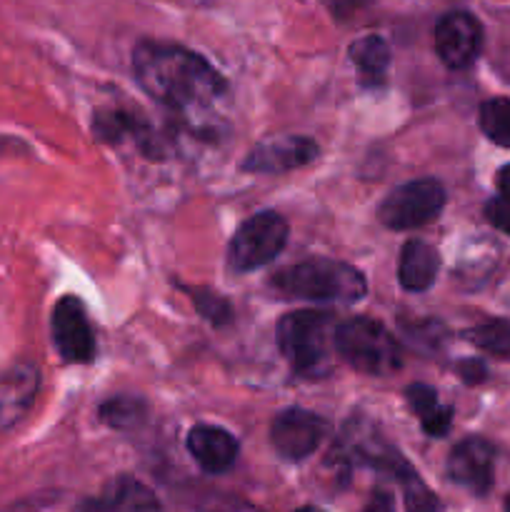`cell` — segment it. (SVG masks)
Masks as SVG:
<instances>
[{"label": "cell", "instance_id": "11", "mask_svg": "<svg viewBox=\"0 0 510 512\" xmlns=\"http://www.w3.org/2000/svg\"><path fill=\"white\" fill-rule=\"evenodd\" d=\"M315 158H318L315 140L303 138V135H285V138L265 140L258 148L250 150L243 168L250 173H288V170L313 163Z\"/></svg>", "mask_w": 510, "mask_h": 512}, {"label": "cell", "instance_id": "16", "mask_svg": "<svg viewBox=\"0 0 510 512\" xmlns=\"http://www.w3.org/2000/svg\"><path fill=\"white\" fill-rule=\"evenodd\" d=\"M440 260L438 253L430 248L423 240H410L400 250V263H398V278L400 285L405 290H428L435 283V275H438Z\"/></svg>", "mask_w": 510, "mask_h": 512}, {"label": "cell", "instance_id": "8", "mask_svg": "<svg viewBox=\"0 0 510 512\" xmlns=\"http://www.w3.org/2000/svg\"><path fill=\"white\" fill-rule=\"evenodd\" d=\"M328 433V423L310 410L290 408L270 425V443L285 460H305Z\"/></svg>", "mask_w": 510, "mask_h": 512}, {"label": "cell", "instance_id": "2", "mask_svg": "<svg viewBox=\"0 0 510 512\" xmlns=\"http://www.w3.org/2000/svg\"><path fill=\"white\" fill-rule=\"evenodd\" d=\"M273 288L285 298L318 300V303H355L368 283L358 268L335 260H308L275 273Z\"/></svg>", "mask_w": 510, "mask_h": 512}, {"label": "cell", "instance_id": "13", "mask_svg": "<svg viewBox=\"0 0 510 512\" xmlns=\"http://www.w3.org/2000/svg\"><path fill=\"white\" fill-rule=\"evenodd\" d=\"M340 455H350V458L360 460V463L388 470V473L393 475H400L408 468V463L400 458L398 450L390 448V445L380 438L378 430L370 423H365V420H350L343 438H340Z\"/></svg>", "mask_w": 510, "mask_h": 512}, {"label": "cell", "instance_id": "1", "mask_svg": "<svg viewBox=\"0 0 510 512\" xmlns=\"http://www.w3.org/2000/svg\"><path fill=\"white\" fill-rule=\"evenodd\" d=\"M133 70L150 98L175 110H203L225 93L223 75L203 55L173 43H140Z\"/></svg>", "mask_w": 510, "mask_h": 512}, {"label": "cell", "instance_id": "7", "mask_svg": "<svg viewBox=\"0 0 510 512\" xmlns=\"http://www.w3.org/2000/svg\"><path fill=\"white\" fill-rule=\"evenodd\" d=\"M53 343L65 363L93 360L95 335L88 313L75 295H65L53 308Z\"/></svg>", "mask_w": 510, "mask_h": 512}, {"label": "cell", "instance_id": "20", "mask_svg": "<svg viewBox=\"0 0 510 512\" xmlns=\"http://www.w3.org/2000/svg\"><path fill=\"white\" fill-rule=\"evenodd\" d=\"M465 335H468V343H473L483 353L510 360V320H490Z\"/></svg>", "mask_w": 510, "mask_h": 512}, {"label": "cell", "instance_id": "18", "mask_svg": "<svg viewBox=\"0 0 510 512\" xmlns=\"http://www.w3.org/2000/svg\"><path fill=\"white\" fill-rule=\"evenodd\" d=\"M350 60L368 83H378L390 65V48L380 35H365L350 45Z\"/></svg>", "mask_w": 510, "mask_h": 512}, {"label": "cell", "instance_id": "6", "mask_svg": "<svg viewBox=\"0 0 510 512\" xmlns=\"http://www.w3.org/2000/svg\"><path fill=\"white\" fill-rule=\"evenodd\" d=\"M445 205V190L438 180H413L395 188L380 205V220L390 230H413L430 223Z\"/></svg>", "mask_w": 510, "mask_h": 512}, {"label": "cell", "instance_id": "19", "mask_svg": "<svg viewBox=\"0 0 510 512\" xmlns=\"http://www.w3.org/2000/svg\"><path fill=\"white\" fill-rule=\"evenodd\" d=\"M95 133H98V138L110 140V143H120V140L125 138H133L138 140V145H143L145 150H150L148 130H145V125L130 113H120V110L98 113L95 115Z\"/></svg>", "mask_w": 510, "mask_h": 512}, {"label": "cell", "instance_id": "4", "mask_svg": "<svg viewBox=\"0 0 510 512\" xmlns=\"http://www.w3.org/2000/svg\"><path fill=\"white\" fill-rule=\"evenodd\" d=\"M335 350L350 368L368 375H390L403 363V355L390 330L370 318H353L338 325Z\"/></svg>", "mask_w": 510, "mask_h": 512}, {"label": "cell", "instance_id": "30", "mask_svg": "<svg viewBox=\"0 0 510 512\" xmlns=\"http://www.w3.org/2000/svg\"><path fill=\"white\" fill-rule=\"evenodd\" d=\"M298 512H323V510H318V508H303V510H298Z\"/></svg>", "mask_w": 510, "mask_h": 512}, {"label": "cell", "instance_id": "3", "mask_svg": "<svg viewBox=\"0 0 510 512\" xmlns=\"http://www.w3.org/2000/svg\"><path fill=\"white\" fill-rule=\"evenodd\" d=\"M333 315L323 310H295L278 325L280 350L290 368L305 378H318L328 370L330 353L335 350Z\"/></svg>", "mask_w": 510, "mask_h": 512}, {"label": "cell", "instance_id": "28", "mask_svg": "<svg viewBox=\"0 0 510 512\" xmlns=\"http://www.w3.org/2000/svg\"><path fill=\"white\" fill-rule=\"evenodd\" d=\"M363 512H395L393 498L388 493H373V498L368 500Z\"/></svg>", "mask_w": 510, "mask_h": 512}, {"label": "cell", "instance_id": "5", "mask_svg": "<svg viewBox=\"0 0 510 512\" xmlns=\"http://www.w3.org/2000/svg\"><path fill=\"white\" fill-rule=\"evenodd\" d=\"M288 243V223L278 213H260L245 220L230 240L228 263L238 273L263 268L283 253Z\"/></svg>", "mask_w": 510, "mask_h": 512}, {"label": "cell", "instance_id": "22", "mask_svg": "<svg viewBox=\"0 0 510 512\" xmlns=\"http://www.w3.org/2000/svg\"><path fill=\"white\" fill-rule=\"evenodd\" d=\"M400 485H403V498H405V512H445L443 503L438 495L420 480L418 473L405 468L398 475Z\"/></svg>", "mask_w": 510, "mask_h": 512}, {"label": "cell", "instance_id": "17", "mask_svg": "<svg viewBox=\"0 0 510 512\" xmlns=\"http://www.w3.org/2000/svg\"><path fill=\"white\" fill-rule=\"evenodd\" d=\"M405 400H408L410 410L418 415L420 425L428 435L433 438H443L450 430V423H453V410L448 405L440 403L438 393L433 388L423 383H415L405 390Z\"/></svg>", "mask_w": 510, "mask_h": 512}, {"label": "cell", "instance_id": "23", "mask_svg": "<svg viewBox=\"0 0 510 512\" xmlns=\"http://www.w3.org/2000/svg\"><path fill=\"white\" fill-rule=\"evenodd\" d=\"M145 415L143 403L135 398H113L105 405H100V420L110 428H133L135 423H140Z\"/></svg>", "mask_w": 510, "mask_h": 512}, {"label": "cell", "instance_id": "12", "mask_svg": "<svg viewBox=\"0 0 510 512\" xmlns=\"http://www.w3.org/2000/svg\"><path fill=\"white\" fill-rule=\"evenodd\" d=\"M40 390V370L33 363H15L0 373V433L15 428L33 408Z\"/></svg>", "mask_w": 510, "mask_h": 512}, {"label": "cell", "instance_id": "21", "mask_svg": "<svg viewBox=\"0 0 510 512\" xmlns=\"http://www.w3.org/2000/svg\"><path fill=\"white\" fill-rule=\"evenodd\" d=\"M480 130L495 145L510 148V100L493 98L480 105Z\"/></svg>", "mask_w": 510, "mask_h": 512}, {"label": "cell", "instance_id": "29", "mask_svg": "<svg viewBox=\"0 0 510 512\" xmlns=\"http://www.w3.org/2000/svg\"><path fill=\"white\" fill-rule=\"evenodd\" d=\"M495 183H498L500 195H503V198H510V165H505V168H500L498 180H495Z\"/></svg>", "mask_w": 510, "mask_h": 512}, {"label": "cell", "instance_id": "31", "mask_svg": "<svg viewBox=\"0 0 510 512\" xmlns=\"http://www.w3.org/2000/svg\"><path fill=\"white\" fill-rule=\"evenodd\" d=\"M505 512H510V498L505 500Z\"/></svg>", "mask_w": 510, "mask_h": 512}, {"label": "cell", "instance_id": "15", "mask_svg": "<svg viewBox=\"0 0 510 512\" xmlns=\"http://www.w3.org/2000/svg\"><path fill=\"white\" fill-rule=\"evenodd\" d=\"M83 512H160L158 498L133 478H118L83 505Z\"/></svg>", "mask_w": 510, "mask_h": 512}, {"label": "cell", "instance_id": "9", "mask_svg": "<svg viewBox=\"0 0 510 512\" xmlns=\"http://www.w3.org/2000/svg\"><path fill=\"white\" fill-rule=\"evenodd\" d=\"M483 48V25L470 13L455 10L435 25V50L448 68L463 70L478 58Z\"/></svg>", "mask_w": 510, "mask_h": 512}, {"label": "cell", "instance_id": "10", "mask_svg": "<svg viewBox=\"0 0 510 512\" xmlns=\"http://www.w3.org/2000/svg\"><path fill=\"white\" fill-rule=\"evenodd\" d=\"M495 450L488 440L468 438L453 448L448 458V475L455 485L473 495H485L493 485Z\"/></svg>", "mask_w": 510, "mask_h": 512}, {"label": "cell", "instance_id": "14", "mask_svg": "<svg viewBox=\"0 0 510 512\" xmlns=\"http://www.w3.org/2000/svg\"><path fill=\"white\" fill-rule=\"evenodd\" d=\"M188 450L205 473H225L238 458V440L215 425H195L188 433Z\"/></svg>", "mask_w": 510, "mask_h": 512}, {"label": "cell", "instance_id": "26", "mask_svg": "<svg viewBox=\"0 0 510 512\" xmlns=\"http://www.w3.org/2000/svg\"><path fill=\"white\" fill-rule=\"evenodd\" d=\"M323 3L335 18H348V15H355L358 10L368 8L373 0H323Z\"/></svg>", "mask_w": 510, "mask_h": 512}, {"label": "cell", "instance_id": "24", "mask_svg": "<svg viewBox=\"0 0 510 512\" xmlns=\"http://www.w3.org/2000/svg\"><path fill=\"white\" fill-rule=\"evenodd\" d=\"M190 295H193V303L195 308L200 310V313L205 315V318L210 320V323L215 325H223L230 320V305L225 303L223 298H220L218 293H205V290H190Z\"/></svg>", "mask_w": 510, "mask_h": 512}, {"label": "cell", "instance_id": "27", "mask_svg": "<svg viewBox=\"0 0 510 512\" xmlns=\"http://www.w3.org/2000/svg\"><path fill=\"white\" fill-rule=\"evenodd\" d=\"M460 375H463L465 383H480V380L485 378V368L483 363H478V360H465V363H460Z\"/></svg>", "mask_w": 510, "mask_h": 512}, {"label": "cell", "instance_id": "25", "mask_svg": "<svg viewBox=\"0 0 510 512\" xmlns=\"http://www.w3.org/2000/svg\"><path fill=\"white\" fill-rule=\"evenodd\" d=\"M485 218L490 225L510 235V198H495L485 205Z\"/></svg>", "mask_w": 510, "mask_h": 512}]
</instances>
